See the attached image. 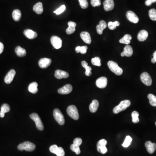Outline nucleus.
I'll return each mask as SVG.
<instances>
[{"label":"nucleus","mask_w":156,"mask_h":156,"mask_svg":"<svg viewBox=\"0 0 156 156\" xmlns=\"http://www.w3.org/2000/svg\"><path fill=\"white\" fill-rule=\"evenodd\" d=\"M119 25H120V23L118 21H115L114 22H109L108 24V28L111 30H114L117 27H118Z\"/></svg>","instance_id":"obj_34"},{"label":"nucleus","mask_w":156,"mask_h":156,"mask_svg":"<svg viewBox=\"0 0 156 156\" xmlns=\"http://www.w3.org/2000/svg\"><path fill=\"white\" fill-rule=\"evenodd\" d=\"M91 4L93 7H99L101 5L100 0H91Z\"/></svg>","instance_id":"obj_42"},{"label":"nucleus","mask_w":156,"mask_h":156,"mask_svg":"<svg viewBox=\"0 0 156 156\" xmlns=\"http://www.w3.org/2000/svg\"><path fill=\"white\" fill-rule=\"evenodd\" d=\"M85 75H87L88 76H90L91 75V71L92 70L91 69V67L89 66H87V67H85Z\"/></svg>","instance_id":"obj_44"},{"label":"nucleus","mask_w":156,"mask_h":156,"mask_svg":"<svg viewBox=\"0 0 156 156\" xmlns=\"http://www.w3.org/2000/svg\"><path fill=\"white\" fill-rule=\"evenodd\" d=\"M99 103L96 100H93L89 106V110L91 113H95L99 108Z\"/></svg>","instance_id":"obj_26"},{"label":"nucleus","mask_w":156,"mask_h":156,"mask_svg":"<svg viewBox=\"0 0 156 156\" xmlns=\"http://www.w3.org/2000/svg\"><path fill=\"white\" fill-rule=\"evenodd\" d=\"M16 74V72L14 69H11L6 75L5 78V83L7 84L11 83Z\"/></svg>","instance_id":"obj_14"},{"label":"nucleus","mask_w":156,"mask_h":156,"mask_svg":"<svg viewBox=\"0 0 156 156\" xmlns=\"http://www.w3.org/2000/svg\"><path fill=\"white\" fill-rule=\"evenodd\" d=\"M132 141V138L130 136H127L126 138H125V140H124V142L123 143L122 145L124 147H128L131 144Z\"/></svg>","instance_id":"obj_35"},{"label":"nucleus","mask_w":156,"mask_h":156,"mask_svg":"<svg viewBox=\"0 0 156 156\" xmlns=\"http://www.w3.org/2000/svg\"><path fill=\"white\" fill-rule=\"evenodd\" d=\"M108 66L110 70L117 75H121L122 74L123 70L118 66L116 62L109 61L108 63Z\"/></svg>","instance_id":"obj_2"},{"label":"nucleus","mask_w":156,"mask_h":156,"mask_svg":"<svg viewBox=\"0 0 156 156\" xmlns=\"http://www.w3.org/2000/svg\"><path fill=\"white\" fill-rule=\"evenodd\" d=\"M88 47L86 46H78L75 48V50L77 53L80 52L81 54H85L87 52Z\"/></svg>","instance_id":"obj_32"},{"label":"nucleus","mask_w":156,"mask_h":156,"mask_svg":"<svg viewBox=\"0 0 156 156\" xmlns=\"http://www.w3.org/2000/svg\"><path fill=\"white\" fill-rule=\"evenodd\" d=\"M10 111V107L8 104H4L2 105L0 111V117L4 118L5 117V114L8 112Z\"/></svg>","instance_id":"obj_25"},{"label":"nucleus","mask_w":156,"mask_h":156,"mask_svg":"<svg viewBox=\"0 0 156 156\" xmlns=\"http://www.w3.org/2000/svg\"><path fill=\"white\" fill-rule=\"evenodd\" d=\"M15 52L17 54V56H18L19 57L25 56L27 54L26 50L20 46L16 47Z\"/></svg>","instance_id":"obj_27"},{"label":"nucleus","mask_w":156,"mask_h":156,"mask_svg":"<svg viewBox=\"0 0 156 156\" xmlns=\"http://www.w3.org/2000/svg\"><path fill=\"white\" fill-rule=\"evenodd\" d=\"M38 84L36 82H33L29 85L28 90L30 92L33 94H36L38 92Z\"/></svg>","instance_id":"obj_30"},{"label":"nucleus","mask_w":156,"mask_h":156,"mask_svg":"<svg viewBox=\"0 0 156 156\" xmlns=\"http://www.w3.org/2000/svg\"><path fill=\"white\" fill-rule=\"evenodd\" d=\"M148 32L145 30H141L139 32L138 35V40L141 42H143L147 39L148 37Z\"/></svg>","instance_id":"obj_23"},{"label":"nucleus","mask_w":156,"mask_h":156,"mask_svg":"<svg viewBox=\"0 0 156 156\" xmlns=\"http://www.w3.org/2000/svg\"><path fill=\"white\" fill-rule=\"evenodd\" d=\"M146 148L149 153H153L156 150V144L153 143L151 141H147L145 144Z\"/></svg>","instance_id":"obj_17"},{"label":"nucleus","mask_w":156,"mask_h":156,"mask_svg":"<svg viewBox=\"0 0 156 156\" xmlns=\"http://www.w3.org/2000/svg\"><path fill=\"white\" fill-rule=\"evenodd\" d=\"M30 116L31 119L35 123L37 128L39 130H43L44 129V124L38 114L36 113H32L30 114Z\"/></svg>","instance_id":"obj_6"},{"label":"nucleus","mask_w":156,"mask_h":156,"mask_svg":"<svg viewBox=\"0 0 156 156\" xmlns=\"http://www.w3.org/2000/svg\"><path fill=\"white\" fill-rule=\"evenodd\" d=\"M55 76L57 79H61L63 78L66 79L68 78L69 74L65 71L57 69L55 71Z\"/></svg>","instance_id":"obj_16"},{"label":"nucleus","mask_w":156,"mask_h":156,"mask_svg":"<svg viewBox=\"0 0 156 156\" xmlns=\"http://www.w3.org/2000/svg\"><path fill=\"white\" fill-rule=\"evenodd\" d=\"M22 17V12L18 9H16L12 13V17L15 22H18Z\"/></svg>","instance_id":"obj_29"},{"label":"nucleus","mask_w":156,"mask_h":156,"mask_svg":"<svg viewBox=\"0 0 156 156\" xmlns=\"http://www.w3.org/2000/svg\"><path fill=\"white\" fill-rule=\"evenodd\" d=\"M107 28V24L104 21H101L99 25H97L96 30L98 34L100 35L102 34L103 31Z\"/></svg>","instance_id":"obj_22"},{"label":"nucleus","mask_w":156,"mask_h":156,"mask_svg":"<svg viewBox=\"0 0 156 156\" xmlns=\"http://www.w3.org/2000/svg\"><path fill=\"white\" fill-rule=\"evenodd\" d=\"M50 151L52 153L56 154L57 156H65V151L61 147H58L56 145H53L50 147Z\"/></svg>","instance_id":"obj_7"},{"label":"nucleus","mask_w":156,"mask_h":156,"mask_svg":"<svg viewBox=\"0 0 156 156\" xmlns=\"http://www.w3.org/2000/svg\"><path fill=\"white\" fill-rule=\"evenodd\" d=\"M81 64H82V66H83V67L84 68H85V67H87L88 65V63L86 61H82Z\"/></svg>","instance_id":"obj_46"},{"label":"nucleus","mask_w":156,"mask_h":156,"mask_svg":"<svg viewBox=\"0 0 156 156\" xmlns=\"http://www.w3.org/2000/svg\"><path fill=\"white\" fill-rule=\"evenodd\" d=\"M141 82L147 86H150L152 84V79L149 74L147 72H144L140 76Z\"/></svg>","instance_id":"obj_9"},{"label":"nucleus","mask_w":156,"mask_h":156,"mask_svg":"<svg viewBox=\"0 0 156 156\" xmlns=\"http://www.w3.org/2000/svg\"><path fill=\"white\" fill-rule=\"evenodd\" d=\"M139 114L138 112L134 111L132 112V114H131V116H132V122L133 123H137L139 122L140 121L139 118Z\"/></svg>","instance_id":"obj_33"},{"label":"nucleus","mask_w":156,"mask_h":156,"mask_svg":"<svg viewBox=\"0 0 156 156\" xmlns=\"http://www.w3.org/2000/svg\"><path fill=\"white\" fill-rule=\"evenodd\" d=\"M80 36L85 43L88 44H90L91 43V38L88 32L86 31L82 32L80 34Z\"/></svg>","instance_id":"obj_20"},{"label":"nucleus","mask_w":156,"mask_h":156,"mask_svg":"<svg viewBox=\"0 0 156 156\" xmlns=\"http://www.w3.org/2000/svg\"><path fill=\"white\" fill-rule=\"evenodd\" d=\"M54 118L58 123L61 125H63L65 124V118L61 112L58 108L54 109L53 113Z\"/></svg>","instance_id":"obj_5"},{"label":"nucleus","mask_w":156,"mask_h":156,"mask_svg":"<svg viewBox=\"0 0 156 156\" xmlns=\"http://www.w3.org/2000/svg\"><path fill=\"white\" fill-rule=\"evenodd\" d=\"M91 63L92 65L94 66H98V67H101L102 64L101 63V59L99 57H95L91 59Z\"/></svg>","instance_id":"obj_36"},{"label":"nucleus","mask_w":156,"mask_h":156,"mask_svg":"<svg viewBox=\"0 0 156 156\" xmlns=\"http://www.w3.org/2000/svg\"><path fill=\"white\" fill-rule=\"evenodd\" d=\"M132 39V36L130 35L125 34L122 39H120L119 42L121 44H125L128 45L130 44V40Z\"/></svg>","instance_id":"obj_28"},{"label":"nucleus","mask_w":156,"mask_h":156,"mask_svg":"<svg viewBox=\"0 0 156 156\" xmlns=\"http://www.w3.org/2000/svg\"><path fill=\"white\" fill-rule=\"evenodd\" d=\"M150 1H151V2L152 3L156 2V0H150Z\"/></svg>","instance_id":"obj_50"},{"label":"nucleus","mask_w":156,"mask_h":156,"mask_svg":"<svg viewBox=\"0 0 156 156\" xmlns=\"http://www.w3.org/2000/svg\"><path fill=\"white\" fill-rule=\"evenodd\" d=\"M153 58H155V60L156 61V51L153 54Z\"/></svg>","instance_id":"obj_49"},{"label":"nucleus","mask_w":156,"mask_h":156,"mask_svg":"<svg viewBox=\"0 0 156 156\" xmlns=\"http://www.w3.org/2000/svg\"><path fill=\"white\" fill-rule=\"evenodd\" d=\"M33 10L37 14H42L44 11L42 3L41 2H38L36 3L33 7Z\"/></svg>","instance_id":"obj_24"},{"label":"nucleus","mask_w":156,"mask_h":156,"mask_svg":"<svg viewBox=\"0 0 156 156\" xmlns=\"http://www.w3.org/2000/svg\"><path fill=\"white\" fill-rule=\"evenodd\" d=\"M147 98L149 100V103L151 106L156 107V96L152 94H148Z\"/></svg>","instance_id":"obj_31"},{"label":"nucleus","mask_w":156,"mask_h":156,"mask_svg":"<svg viewBox=\"0 0 156 156\" xmlns=\"http://www.w3.org/2000/svg\"><path fill=\"white\" fill-rule=\"evenodd\" d=\"M4 44L1 42H0V54L2 53L4 50Z\"/></svg>","instance_id":"obj_45"},{"label":"nucleus","mask_w":156,"mask_h":156,"mask_svg":"<svg viewBox=\"0 0 156 156\" xmlns=\"http://www.w3.org/2000/svg\"><path fill=\"white\" fill-rule=\"evenodd\" d=\"M126 17L128 21L134 24L138 23L139 20V17L132 11H128L126 13Z\"/></svg>","instance_id":"obj_10"},{"label":"nucleus","mask_w":156,"mask_h":156,"mask_svg":"<svg viewBox=\"0 0 156 156\" xmlns=\"http://www.w3.org/2000/svg\"><path fill=\"white\" fill-rule=\"evenodd\" d=\"M52 63V60L50 58H44L39 61L38 64L41 68H47Z\"/></svg>","instance_id":"obj_12"},{"label":"nucleus","mask_w":156,"mask_h":156,"mask_svg":"<svg viewBox=\"0 0 156 156\" xmlns=\"http://www.w3.org/2000/svg\"><path fill=\"white\" fill-rule=\"evenodd\" d=\"M97 149L98 152L102 154H105L108 151L105 145H97Z\"/></svg>","instance_id":"obj_38"},{"label":"nucleus","mask_w":156,"mask_h":156,"mask_svg":"<svg viewBox=\"0 0 156 156\" xmlns=\"http://www.w3.org/2000/svg\"><path fill=\"white\" fill-rule=\"evenodd\" d=\"M155 124H156V123H155Z\"/></svg>","instance_id":"obj_51"},{"label":"nucleus","mask_w":156,"mask_h":156,"mask_svg":"<svg viewBox=\"0 0 156 156\" xmlns=\"http://www.w3.org/2000/svg\"><path fill=\"white\" fill-rule=\"evenodd\" d=\"M73 90V87L70 84H67L61 89H58V92L62 95L69 94Z\"/></svg>","instance_id":"obj_13"},{"label":"nucleus","mask_w":156,"mask_h":156,"mask_svg":"<svg viewBox=\"0 0 156 156\" xmlns=\"http://www.w3.org/2000/svg\"><path fill=\"white\" fill-rule=\"evenodd\" d=\"M133 51L132 47L129 45H127L124 47V51L121 53V56L124 57L126 56L127 57H130L133 55Z\"/></svg>","instance_id":"obj_18"},{"label":"nucleus","mask_w":156,"mask_h":156,"mask_svg":"<svg viewBox=\"0 0 156 156\" xmlns=\"http://www.w3.org/2000/svg\"><path fill=\"white\" fill-rule=\"evenodd\" d=\"M108 80L106 77H101L98 79L96 81V85L100 89H104L107 85Z\"/></svg>","instance_id":"obj_11"},{"label":"nucleus","mask_w":156,"mask_h":156,"mask_svg":"<svg viewBox=\"0 0 156 156\" xmlns=\"http://www.w3.org/2000/svg\"><path fill=\"white\" fill-rule=\"evenodd\" d=\"M149 16L152 21H156V10L151 9L149 11Z\"/></svg>","instance_id":"obj_37"},{"label":"nucleus","mask_w":156,"mask_h":156,"mask_svg":"<svg viewBox=\"0 0 156 156\" xmlns=\"http://www.w3.org/2000/svg\"><path fill=\"white\" fill-rule=\"evenodd\" d=\"M70 149L73 151L75 152V153L77 155L80 154V153H81L79 147L75 145L74 144H73L71 145L70 146Z\"/></svg>","instance_id":"obj_39"},{"label":"nucleus","mask_w":156,"mask_h":156,"mask_svg":"<svg viewBox=\"0 0 156 156\" xmlns=\"http://www.w3.org/2000/svg\"><path fill=\"white\" fill-rule=\"evenodd\" d=\"M104 8L106 11H112L114 6V0H105L103 3Z\"/></svg>","instance_id":"obj_15"},{"label":"nucleus","mask_w":156,"mask_h":156,"mask_svg":"<svg viewBox=\"0 0 156 156\" xmlns=\"http://www.w3.org/2000/svg\"><path fill=\"white\" fill-rule=\"evenodd\" d=\"M83 141L80 138H76L73 141V144L77 146H80L82 144Z\"/></svg>","instance_id":"obj_43"},{"label":"nucleus","mask_w":156,"mask_h":156,"mask_svg":"<svg viewBox=\"0 0 156 156\" xmlns=\"http://www.w3.org/2000/svg\"><path fill=\"white\" fill-rule=\"evenodd\" d=\"M24 34L26 37L30 40L35 39L38 35L36 32L30 29L25 30L24 31Z\"/></svg>","instance_id":"obj_19"},{"label":"nucleus","mask_w":156,"mask_h":156,"mask_svg":"<svg viewBox=\"0 0 156 156\" xmlns=\"http://www.w3.org/2000/svg\"><path fill=\"white\" fill-rule=\"evenodd\" d=\"M152 4V3L151 2L150 0H147L146 1L145 5H146L147 6H149L151 5Z\"/></svg>","instance_id":"obj_47"},{"label":"nucleus","mask_w":156,"mask_h":156,"mask_svg":"<svg viewBox=\"0 0 156 156\" xmlns=\"http://www.w3.org/2000/svg\"><path fill=\"white\" fill-rule=\"evenodd\" d=\"M130 102L128 100L122 101L120 104L114 108L113 112L115 114L119 113L122 111H124L130 106Z\"/></svg>","instance_id":"obj_1"},{"label":"nucleus","mask_w":156,"mask_h":156,"mask_svg":"<svg viewBox=\"0 0 156 156\" xmlns=\"http://www.w3.org/2000/svg\"><path fill=\"white\" fill-rule=\"evenodd\" d=\"M151 62L153 63H156V61L155 60L154 58H153L151 59Z\"/></svg>","instance_id":"obj_48"},{"label":"nucleus","mask_w":156,"mask_h":156,"mask_svg":"<svg viewBox=\"0 0 156 156\" xmlns=\"http://www.w3.org/2000/svg\"><path fill=\"white\" fill-rule=\"evenodd\" d=\"M79 1L81 8L83 9H86L89 6V3L87 0H79Z\"/></svg>","instance_id":"obj_40"},{"label":"nucleus","mask_w":156,"mask_h":156,"mask_svg":"<svg viewBox=\"0 0 156 156\" xmlns=\"http://www.w3.org/2000/svg\"><path fill=\"white\" fill-rule=\"evenodd\" d=\"M67 113L74 120H77L79 118V114L75 106L71 105L67 108Z\"/></svg>","instance_id":"obj_4"},{"label":"nucleus","mask_w":156,"mask_h":156,"mask_svg":"<svg viewBox=\"0 0 156 156\" xmlns=\"http://www.w3.org/2000/svg\"><path fill=\"white\" fill-rule=\"evenodd\" d=\"M51 43L55 49H59L62 47V41L61 39L57 36H53L51 37Z\"/></svg>","instance_id":"obj_8"},{"label":"nucleus","mask_w":156,"mask_h":156,"mask_svg":"<svg viewBox=\"0 0 156 156\" xmlns=\"http://www.w3.org/2000/svg\"><path fill=\"white\" fill-rule=\"evenodd\" d=\"M66 7L65 5H63L61 6V7L58 8L56 11H54L53 12L56 13V14H57V15H59V14H61V13L63 12L64 11L66 10Z\"/></svg>","instance_id":"obj_41"},{"label":"nucleus","mask_w":156,"mask_h":156,"mask_svg":"<svg viewBox=\"0 0 156 156\" xmlns=\"http://www.w3.org/2000/svg\"><path fill=\"white\" fill-rule=\"evenodd\" d=\"M35 145L29 141H26L20 144L17 147L19 151L25 150L27 151H32L35 150Z\"/></svg>","instance_id":"obj_3"},{"label":"nucleus","mask_w":156,"mask_h":156,"mask_svg":"<svg viewBox=\"0 0 156 156\" xmlns=\"http://www.w3.org/2000/svg\"><path fill=\"white\" fill-rule=\"evenodd\" d=\"M69 27L66 30V33L67 34L70 35L74 33L75 31V27L76 24L75 23L73 22H69L68 23Z\"/></svg>","instance_id":"obj_21"}]
</instances>
